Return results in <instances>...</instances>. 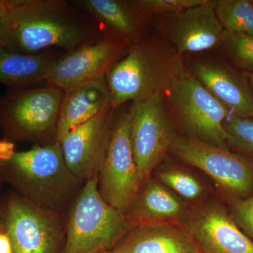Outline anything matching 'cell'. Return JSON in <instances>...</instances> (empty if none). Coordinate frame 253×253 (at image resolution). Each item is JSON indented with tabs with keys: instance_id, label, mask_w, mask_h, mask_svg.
<instances>
[{
	"instance_id": "cell-1",
	"label": "cell",
	"mask_w": 253,
	"mask_h": 253,
	"mask_svg": "<svg viewBox=\"0 0 253 253\" xmlns=\"http://www.w3.org/2000/svg\"><path fill=\"white\" fill-rule=\"evenodd\" d=\"M104 36L99 23L67 0H10L0 17V45L21 54L68 52Z\"/></svg>"
},
{
	"instance_id": "cell-2",
	"label": "cell",
	"mask_w": 253,
	"mask_h": 253,
	"mask_svg": "<svg viewBox=\"0 0 253 253\" xmlns=\"http://www.w3.org/2000/svg\"><path fill=\"white\" fill-rule=\"evenodd\" d=\"M14 148L13 143L0 141V174L33 204L55 208L78 179L66 166L60 143L19 152Z\"/></svg>"
},
{
	"instance_id": "cell-3",
	"label": "cell",
	"mask_w": 253,
	"mask_h": 253,
	"mask_svg": "<svg viewBox=\"0 0 253 253\" xmlns=\"http://www.w3.org/2000/svg\"><path fill=\"white\" fill-rule=\"evenodd\" d=\"M181 63L175 54L143 38L106 73L111 106L117 109L129 101L164 94Z\"/></svg>"
},
{
	"instance_id": "cell-4",
	"label": "cell",
	"mask_w": 253,
	"mask_h": 253,
	"mask_svg": "<svg viewBox=\"0 0 253 253\" xmlns=\"http://www.w3.org/2000/svg\"><path fill=\"white\" fill-rule=\"evenodd\" d=\"M134 226L127 214L110 206L103 199L98 188L96 174L86 181L73 205L63 253L108 251Z\"/></svg>"
},
{
	"instance_id": "cell-5",
	"label": "cell",
	"mask_w": 253,
	"mask_h": 253,
	"mask_svg": "<svg viewBox=\"0 0 253 253\" xmlns=\"http://www.w3.org/2000/svg\"><path fill=\"white\" fill-rule=\"evenodd\" d=\"M63 90L55 86L8 91L0 98V127L4 140L42 146L58 142V118Z\"/></svg>"
},
{
	"instance_id": "cell-6",
	"label": "cell",
	"mask_w": 253,
	"mask_h": 253,
	"mask_svg": "<svg viewBox=\"0 0 253 253\" xmlns=\"http://www.w3.org/2000/svg\"><path fill=\"white\" fill-rule=\"evenodd\" d=\"M168 101L179 122L190 134L219 147L228 148L224 122L231 113L186 71L182 63L166 91Z\"/></svg>"
},
{
	"instance_id": "cell-7",
	"label": "cell",
	"mask_w": 253,
	"mask_h": 253,
	"mask_svg": "<svg viewBox=\"0 0 253 253\" xmlns=\"http://www.w3.org/2000/svg\"><path fill=\"white\" fill-rule=\"evenodd\" d=\"M97 178L104 201L127 214L142 184L131 150L128 110L113 121Z\"/></svg>"
},
{
	"instance_id": "cell-8",
	"label": "cell",
	"mask_w": 253,
	"mask_h": 253,
	"mask_svg": "<svg viewBox=\"0 0 253 253\" xmlns=\"http://www.w3.org/2000/svg\"><path fill=\"white\" fill-rule=\"evenodd\" d=\"M190 166L215 181L229 198L246 199L253 194V160L191 137L176 136L171 149Z\"/></svg>"
},
{
	"instance_id": "cell-9",
	"label": "cell",
	"mask_w": 253,
	"mask_h": 253,
	"mask_svg": "<svg viewBox=\"0 0 253 253\" xmlns=\"http://www.w3.org/2000/svg\"><path fill=\"white\" fill-rule=\"evenodd\" d=\"M0 230L9 236L14 253H56L59 249V221L21 195L9 194L0 201Z\"/></svg>"
},
{
	"instance_id": "cell-10",
	"label": "cell",
	"mask_w": 253,
	"mask_h": 253,
	"mask_svg": "<svg viewBox=\"0 0 253 253\" xmlns=\"http://www.w3.org/2000/svg\"><path fill=\"white\" fill-rule=\"evenodd\" d=\"M129 139L141 183L162 161L176 136L165 105L164 94L131 103Z\"/></svg>"
},
{
	"instance_id": "cell-11",
	"label": "cell",
	"mask_w": 253,
	"mask_h": 253,
	"mask_svg": "<svg viewBox=\"0 0 253 253\" xmlns=\"http://www.w3.org/2000/svg\"><path fill=\"white\" fill-rule=\"evenodd\" d=\"M126 43L104 33L99 41L63 54L46 78L48 85L64 91L85 82L106 76Z\"/></svg>"
},
{
	"instance_id": "cell-12",
	"label": "cell",
	"mask_w": 253,
	"mask_h": 253,
	"mask_svg": "<svg viewBox=\"0 0 253 253\" xmlns=\"http://www.w3.org/2000/svg\"><path fill=\"white\" fill-rule=\"evenodd\" d=\"M115 110L110 104L94 117L73 128L60 141L66 166L77 179L86 181L97 174Z\"/></svg>"
},
{
	"instance_id": "cell-13",
	"label": "cell",
	"mask_w": 253,
	"mask_h": 253,
	"mask_svg": "<svg viewBox=\"0 0 253 253\" xmlns=\"http://www.w3.org/2000/svg\"><path fill=\"white\" fill-rule=\"evenodd\" d=\"M186 231L202 253H253V241L221 205L206 206L190 218Z\"/></svg>"
},
{
	"instance_id": "cell-14",
	"label": "cell",
	"mask_w": 253,
	"mask_h": 253,
	"mask_svg": "<svg viewBox=\"0 0 253 253\" xmlns=\"http://www.w3.org/2000/svg\"><path fill=\"white\" fill-rule=\"evenodd\" d=\"M217 1H206L168 16L166 34L178 54L199 52L220 42L224 28L215 8Z\"/></svg>"
},
{
	"instance_id": "cell-15",
	"label": "cell",
	"mask_w": 253,
	"mask_h": 253,
	"mask_svg": "<svg viewBox=\"0 0 253 253\" xmlns=\"http://www.w3.org/2000/svg\"><path fill=\"white\" fill-rule=\"evenodd\" d=\"M121 241L118 253H202L187 231L162 223L136 225Z\"/></svg>"
},
{
	"instance_id": "cell-16",
	"label": "cell",
	"mask_w": 253,
	"mask_h": 253,
	"mask_svg": "<svg viewBox=\"0 0 253 253\" xmlns=\"http://www.w3.org/2000/svg\"><path fill=\"white\" fill-rule=\"evenodd\" d=\"M110 104L111 97L105 76L63 91L56 129L58 142L73 128L94 117Z\"/></svg>"
},
{
	"instance_id": "cell-17",
	"label": "cell",
	"mask_w": 253,
	"mask_h": 253,
	"mask_svg": "<svg viewBox=\"0 0 253 253\" xmlns=\"http://www.w3.org/2000/svg\"><path fill=\"white\" fill-rule=\"evenodd\" d=\"M194 75L231 115L253 118V94L249 84L229 68L210 62L193 65Z\"/></svg>"
},
{
	"instance_id": "cell-18",
	"label": "cell",
	"mask_w": 253,
	"mask_h": 253,
	"mask_svg": "<svg viewBox=\"0 0 253 253\" xmlns=\"http://www.w3.org/2000/svg\"><path fill=\"white\" fill-rule=\"evenodd\" d=\"M75 5L95 20L104 33L117 37L129 44L143 39V23L146 14L135 1L123 0H75Z\"/></svg>"
},
{
	"instance_id": "cell-19",
	"label": "cell",
	"mask_w": 253,
	"mask_h": 253,
	"mask_svg": "<svg viewBox=\"0 0 253 253\" xmlns=\"http://www.w3.org/2000/svg\"><path fill=\"white\" fill-rule=\"evenodd\" d=\"M63 55L52 50L36 54H21L0 45V84L14 91L45 82Z\"/></svg>"
},
{
	"instance_id": "cell-20",
	"label": "cell",
	"mask_w": 253,
	"mask_h": 253,
	"mask_svg": "<svg viewBox=\"0 0 253 253\" xmlns=\"http://www.w3.org/2000/svg\"><path fill=\"white\" fill-rule=\"evenodd\" d=\"M182 211L180 200L165 186L150 181L138 193L127 215L136 226L175 219Z\"/></svg>"
},
{
	"instance_id": "cell-21",
	"label": "cell",
	"mask_w": 253,
	"mask_h": 253,
	"mask_svg": "<svg viewBox=\"0 0 253 253\" xmlns=\"http://www.w3.org/2000/svg\"><path fill=\"white\" fill-rule=\"evenodd\" d=\"M216 14L224 31L253 37V6L249 0H219Z\"/></svg>"
},
{
	"instance_id": "cell-22",
	"label": "cell",
	"mask_w": 253,
	"mask_h": 253,
	"mask_svg": "<svg viewBox=\"0 0 253 253\" xmlns=\"http://www.w3.org/2000/svg\"><path fill=\"white\" fill-rule=\"evenodd\" d=\"M227 144L253 160V118L230 115L224 122Z\"/></svg>"
},
{
	"instance_id": "cell-23",
	"label": "cell",
	"mask_w": 253,
	"mask_h": 253,
	"mask_svg": "<svg viewBox=\"0 0 253 253\" xmlns=\"http://www.w3.org/2000/svg\"><path fill=\"white\" fill-rule=\"evenodd\" d=\"M219 43L240 67L253 73V37L224 31Z\"/></svg>"
},
{
	"instance_id": "cell-24",
	"label": "cell",
	"mask_w": 253,
	"mask_h": 253,
	"mask_svg": "<svg viewBox=\"0 0 253 253\" xmlns=\"http://www.w3.org/2000/svg\"><path fill=\"white\" fill-rule=\"evenodd\" d=\"M163 184L187 199H195L202 192V186L194 176L178 169H171L160 174Z\"/></svg>"
},
{
	"instance_id": "cell-25",
	"label": "cell",
	"mask_w": 253,
	"mask_h": 253,
	"mask_svg": "<svg viewBox=\"0 0 253 253\" xmlns=\"http://www.w3.org/2000/svg\"><path fill=\"white\" fill-rule=\"evenodd\" d=\"M207 0H137L139 9L145 14H172L192 6L202 4Z\"/></svg>"
},
{
	"instance_id": "cell-26",
	"label": "cell",
	"mask_w": 253,
	"mask_h": 253,
	"mask_svg": "<svg viewBox=\"0 0 253 253\" xmlns=\"http://www.w3.org/2000/svg\"><path fill=\"white\" fill-rule=\"evenodd\" d=\"M229 205L236 225L253 241V194L246 199L229 198Z\"/></svg>"
},
{
	"instance_id": "cell-27",
	"label": "cell",
	"mask_w": 253,
	"mask_h": 253,
	"mask_svg": "<svg viewBox=\"0 0 253 253\" xmlns=\"http://www.w3.org/2000/svg\"><path fill=\"white\" fill-rule=\"evenodd\" d=\"M0 253H14L9 236L0 230Z\"/></svg>"
},
{
	"instance_id": "cell-28",
	"label": "cell",
	"mask_w": 253,
	"mask_h": 253,
	"mask_svg": "<svg viewBox=\"0 0 253 253\" xmlns=\"http://www.w3.org/2000/svg\"><path fill=\"white\" fill-rule=\"evenodd\" d=\"M10 0H0V17L3 14V13L6 11V9H7Z\"/></svg>"
},
{
	"instance_id": "cell-29",
	"label": "cell",
	"mask_w": 253,
	"mask_h": 253,
	"mask_svg": "<svg viewBox=\"0 0 253 253\" xmlns=\"http://www.w3.org/2000/svg\"><path fill=\"white\" fill-rule=\"evenodd\" d=\"M250 84H251V90L253 94V73H250L249 75Z\"/></svg>"
},
{
	"instance_id": "cell-30",
	"label": "cell",
	"mask_w": 253,
	"mask_h": 253,
	"mask_svg": "<svg viewBox=\"0 0 253 253\" xmlns=\"http://www.w3.org/2000/svg\"><path fill=\"white\" fill-rule=\"evenodd\" d=\"M97 253H118L117 252H116V251L113 250V251H110L109 250H108V251H101V252H99Z\"/></svg>"
},
{
	"instance_id": "cell-31",
	"label": "cell",
	"mask_w": 253,
	"mask_h": 253,
	"mask_svg": "<svg viewBox=\"0 0 253 253\" xmlns=\"http://www.w3.org/2000/svg\"><path fill=\"white\" fill-rule=\"evenodd\" d=\"M251 2H252V4H253V1H251Z\"/></svg>"
}]
</instances>
